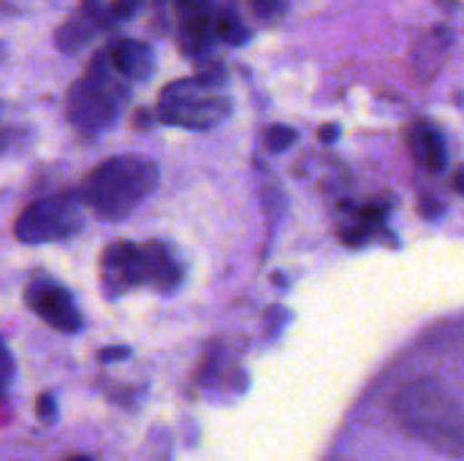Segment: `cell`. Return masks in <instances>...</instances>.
I'll return each instance as SVG.
<instances>
[{
  "mask_svg": "<svg viewBox=\"0 0 464 461\" xmlns=\"http://www.w3.org/2000/svg\"><path fill=\"white\" fill-rule=\"evenodd\" d=\"M128 356V351L125 348H117V351H103L101 353V359H125Z\"/></svg>",
  "mask_w": 464,
  "mask_h": 461,
  "instance_id": "obj_15",
  "label": "cell"
},
{
  "mask_svg": "<svg viewBox=\"0 0 464 461\" xmlns=\"http://www.w3.org/2000/svg\"><path fill=\"white\" fill-rule=\"evenodd\" d=\"M144 253H147V266H150V283L155 288H163V291L177 288V283H179V266L174 264L171 253L163 245H158V242L147 245Z\"/></svg>",
  "mask_w": 464,
  "mask_h": 461,
  "instance_id": "obj_10",
  "label": "cell"
},
{
  "mask_svg": "<svg viewBox=\"0 0 464 461\" xmlns=\"http://www.w3.org/2000/svg\"><path fill=\"white\" fill-rule=\"evenodd\" d=\"M103 274H106V291L117 296L125 288H136L150 283V266L144 247H136L130 242H117L103 253Z\"/></svg>",
  "mask_w": 464,
  "mask_h": 461,
  "instance_id": "obj_7",
  "label": "cell"
},
{
  "mask_svg": "<svg viewBox=\"0 0 464 461\" xmlns=\"http://www.w3.org/2000/svg\"><path fill=\"white\" fill-rule=\"evenodd\" d=\"M27 307L57 331L73 334L82 329V315L73 304V296L49 280L27 285Z\"/></svg>",
  "mask_w": 464,
  "mask_h": 461,
  "instance_id": "obj_6",
  "label": "cell"
},
{
  "mask_svg": "<svg viewBox=\"0 0 464 461\" xmlns=\"http://www.w3.org/2000/svg\"><path fill=\"white\" fill-rule=\"evenodd\" d=\"M218 79H223V73L190 76V79L169 84L160 95L158 117L169 125H182V128L218 125L231 111V101L226 95L207 92L218 87Z\"/></svg>",
  "mask_w": 464,
  "mask_h": 461,
  "instance_id": "obj_3",
  "label": "cell"
},
{
  "mask_svg": "<svg viewBox=\"0 0 464 461\" xmlns=\"http://www.w3.org/2000/svg\"><path fill=\"white\" fill-rule=\"evenodd\" d=\"M215 35L220 41H226V43H234V46L247 41V30L242 27L239 16L231 14V11H218L215 14Z\"/></svg>",
  "mask_w": 464,
  "mask_h": 461,
  "instance_id": "obj_11",
  "label": "cell"
},
{
  "mask_svg": "<svg viewBox=\"0 0 464 461\" xmlns=\"http://www.w3.org/2000/svg\"><path fill=\"white\" fill-rule=\"evenodd\" d=\"M454 187L464 196V168H459V174H457V179H454Z\"/></svg>",
  "mask_w": 464,
  "mask_h": 461,
  "instance_id": "obj_17",
  "label": "cell"
},
{
  "mask_svg": "<svg viewBox=\"0 0 464 461\" xmlns=\"http://www.w3.org/2000/svg\"><path fill=\"white\" fill-rule=\"evenodd\" d=\"M155 182L158 168L150 160L136 155H117L87 174L82 185V201L103 220H122L141 204Z\"/></svg>",
  "mask_w": 464,
  "mask_h": 461,
  "instance_id": "obj_2",
  "label": "cell"
},
{
  "mask_svg": "<svg viewBox=\"0 0 464 461\" xmlns=\"http://www.w3.org/2000/svg\"><path fill=\"white\" fill-rule=\"evenodd\" d=\"M250 5L261 19H277L280 14H285V0H250Z\"/></svg>",
  "mask_w": 464,
  "mask_h": 461,
  "instance_id": "obj_13",
  "label": "cell"
},
{
  "mask_svg": "<svg viewBox=\"0 0 464 461\" xmlns=\"http://www.w3.org/2000/svg\"><path fill=\"white\" fill-rule=\"evenodd\" d=\"M65 461H92L90 456H71V459H65Z\"/></svg>",
  "mask_w": 464,
  "mask_h": 461,
  "instance_id": "obj_18",
  "label": "cell"
},
{
  "mask_svg": "<svg viewBox=\"0 0 464 461\" xmlns=\"http://www.w3.org/2000/svg\"><path fill=\"white\" fill-rule=\"evenodd\" d=\"M38 418L44 424H52L54 421V397L52 394H41L38 397Z\"/></svg>",
  "mask_w": 464,
  "mask_h": 461,
  "instance_id": "obj_14",
  "label": "cell"
},
{
  "mask_svg": "<svg viewBox=\"0 0 464 461\" xmlns=\"http://www.w3.org/2000/svg\"><path fill=\"white\" fill-rule=\"evenodd\" d=\"M408 147H411V155L416 158V163H421V166L430 168V171H443L446 163H449L446 139H443V133H440L432 122H427V120H416V122L411 125Z\"/></svg>",
  "mask_w": 464,
  "mask_h": 461,
  "instance_id": "obj_8",
  "label": "cell"
},
{
  "mask_svg": "<svg viewBox=\"0 0 464 461\" xmlns=\"http://www.w3.org/2000/svg\"><path fill=\"white\" fill-rule=\"evenodd\" d=\"M117 73L120 71L111 65V60L109 65H103V57H98L92 62V71L73 84L68 95V117L79 130L98 133L117 120L120 103L125 98Z\"/></svg>",
  "mask_w": 464,
  "mask_h": 461,
  "instance_id": "obj_4",
  "label": "cell"
},
{
  "mask_svg": "<svg viewBox=\"0 0 464 461\" xmlns=\"http://www.w3.org/2000/svg\"><path fill=\"white\" fill-rule=\"evenodd\" d=\"M397 427L435 451L464 454V416L457 397L432 378L405 383L392 405Z\"/></svg>",
  "mask_w": 464,
  "mask_h": 461,
  "instance_id": "obj_1",
  "label": "cell"
},
{
  "mask_svg": "<svg viewBox=\"0 0 464 461\" xmlns=\"http://www.w3.org/2000/svg\"><path fill=\"white\" fill-rule=\"evenodd\" d=\"M109 60L111 65L120 71V76L125 79H147L152 71V52L147 43L141 41H130V38H120L109 46Z\"/></svg>",
  "mask_w": 464,
  "mask_h": 461,
  "instance_id": "obj_9",
  "label": "cell"
},
{
  "mask_svg": "<svg viewBox=\"0 0 464 461\" xmlns=\"http://www.w3.org/2000/svg\"><path fill=\"white\" fill-rule=\"evenodd\" d=\"M294 141H296V130L288 125H272L264 136V144L269 152H285L288 147H294Z\"/></svg>",
  "mask_w": 464,
  "mask_h": 461,
  "instance_id": "obj_12",
  "label": "cell"
},
{
  "mask_svg": "<svg viewBox=\"0 0 464 461\" xmlns=\"http://www.w3.org/2000/svg\"><path fill=\"white\" fill-rule=\"evenodd\" d=\"M82 228V212L73 198L65 196H52V198H38L27 204L14 226V234L24 245H44V242H57L79 234Z\"/></svg>",
  "mask_w": 464,
  "mask_h": 461,
  "instance_id": "obj_5",
  "label": "cell"
},
{
  "mask_svg": "<svg viewBox=\"0 0 464 461\" xmlns=\"http://www.w3.org/2000/svg\"><path fill=\"white\" fill-rule=\"evenodd\" d=\"M334 133H337V125H329V128H321V139H324V141H326V139L332 141V139H334Z\"/></svg>",
  "mask_w": 464,
  "mask_h": 461,
  "instance_id": "obj_16",
  "label": "cell"
}]
</instances>
